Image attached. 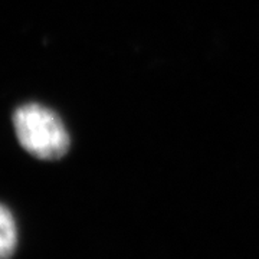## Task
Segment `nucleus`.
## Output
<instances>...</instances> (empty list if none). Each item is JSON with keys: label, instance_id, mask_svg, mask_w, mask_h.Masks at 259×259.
Wrapping results in <instances>:
<instances>
[{"label": "nucleus", "instance_id": "nucleus-1", "mask_svg": "<svg viewBox=\"0 0 259 259\" xmlns=\"http://www.w3.org/2000/svg\"><path fill=\"white\" fill-rule=\"evenodd\" d=\"M12 122L19 144L40 160H59L69 150V134L61 117L40 104L18 107Z\"/></svg>", "mask_w": 259, "mask_h": 259}, {"label": "nucleus", "instance_id": "nucleus-2", "mask_svg": "<svg viewBox=\"0 0 259 259\" xmlns=\"http://www.w3.org/2000/svg\"><path fill=\"white\" fill-rule=\"evenodd\" d=\"M18 229L13 214L0 204V259H9L16 249Z\"/></svg>", "mask_w": 259, "mask_h": 259}]
</instances>
